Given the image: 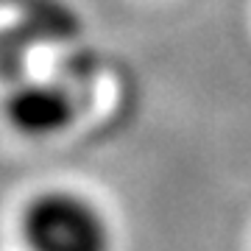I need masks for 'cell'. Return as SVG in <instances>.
<instances>
[{"instance_id":"obj_1","label":"cell","mask_w":251,"mask_h":251,"mask_svg":"<svg viewBox=\"0 0 251 251\" xmlns=\"http://www.w3.org/2000/svg\"><path fill=\"white\" fill-rule=\"evenodd\" d=\"M25 251H115V229L98 201L70 187H48L17 215Z\"/></svg>"},{"instance_id":"obj_2","label":"cell","mask_w":251,"mask_h":251,"mask_svg":"<svg viewBox=\"0 0 251 251\" xmlns=\"http://www.w3.org/2000/svg\"><path fill=\"white\" fill-rule=\"evenodd\" d=\"M3 120L14 134L42 143L64 134L78 115V103L64 84L53 78L17 81L0 103Z\"/></svg>"}]
</instances>
